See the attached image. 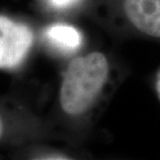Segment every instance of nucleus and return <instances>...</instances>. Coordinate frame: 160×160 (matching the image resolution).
Returning <instances> with one entry per match:
<instances>
[{
    "label": "nucleus",
    "mask_w": 160,
    "mask_h": 160,
    "mask_svg": "<svg viewBox=\"0 0 160 160\" xmlns=\"http://www.w3.org/2000/svg\"><path fill=\"white\" fill-rule=\"evenodd\" d=\"M109 63L102 52H91L73 59L63 78L60 102L69 115L82 114L102 91L108 78Z\"/></svg>",
    "instance_id": "obj_1"
},
{
    "label": "nucleus",
    "mask_w": 160,
    "mask_h": 160,
    "mask_svg": "<svg viewBox=\"0 0 160 160\" xmlns=\"http://www.w3.org/2000/svg\"><path fill=\"white\" fill-rule=\"evenodd\" d=\"M48 4L55 9H67L76 6L81 0H46Z\"/></svg>",
    "instance_id": "obj_5"
},
{
    "label": "nucleus",
    "mask_w": 160,
    "mask_h": 160,
    "mask_svg": "<svg viewBox=\"0 0 160 160\" xmlns=\"http://www.w3.org/2000/svg\"><path fill=\"white\" fill-rule=\"evenodd\" d=\"M45 35L52 46L63 52H74L82 44L81 33L69 25H52L46 29Z\"/></svg>",
    "instance_id": "obj_4"
},
{
    "label": "nucleus",
    "mask_w": 160,
    "mask_h": 160,
    "mask_svg": "<svg viewBox=\"0 0 160 160\" xmlns=\"http://www.w3.org/2000/svg\"><path fill=\"white\" fill-rule=\"evenodd\" d=\"M155 87H156V92H157V94L160 99V70L158 71V73L157 75V78H156V83H155Z\"/></svg>",
    "instance_id": "obj_6"
},
{
    "label": "nucleus",
    "mask_w": 160,
    "mask_h": 160,
    "mask_svg": "<svg viewBox=\"0 0 160 160\" xmlns=\"http://www.w3.org/2000/svg\"><path fill=\"white\" fill-rule=\"evenodd\" d=\"M2 132H3V125H2V121L0 119V137L2 135Z\"/></svg>",
    "instance_id": "obj_7"
},
{
    "label": "nucleus",
    "mask_w": 160,
    "mask_h": 160,
    "mask_svg": "<svg viewBox=\"0 0 160 160\" xmlns=\"http://www.w3.org/2000/svg\"><path fill=\"white\" fill-rule=\"evenodd\" d=\"M33 42V34L25 25L0 16V68L20 65Z\"/></svg>",
    "instance_id": "obj_2"
},
{
    "label": "nucleus",
    "mask_w": 160,
    "mask_h": 160,
    "mask_svg": "<svg viewBox=\"0 0 160 160\" xmlns=\"http://www.w3.org/2000/svg\"><path fill=\"white\" fill-rule=\"evenodd\" d=\"M124 8L140 31L160 38V0H124Z\"/></svg>",
    "instance_id": "obj_3"
}]
</instances>
